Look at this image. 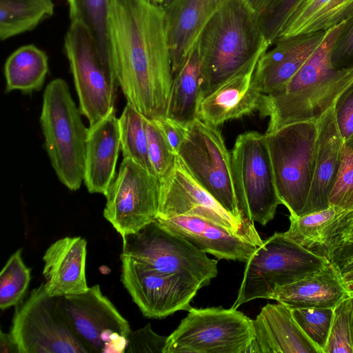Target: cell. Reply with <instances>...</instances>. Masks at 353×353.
I'll use <instances>...</instances> for the list:
<instances>
[{
    "label": "cell",
    "instance_id": "cell-1",
    "mask_svg": "<svg viewBox=\"0 0 353 353\" xmlns=\"http://www.w3.org/2000/svg\"><path fill=\"white\" fill-rule=\"evenodd\" d=\"M107 36L127 103L148 119L166 117L172 68L164 8L150 0H108Z\"/></svg>",
    "mask_w": 353,
    "mask_h": 353
},
{
    "label": "cell",
    "instance_id": "cell-2",
    "mask_svg": "<svg viewBox=\"0 0 353 353\" xmlns=\"http://www.w3.org/2000/svg\"><path fill=\"white\" fill-rule=\"evenodd\" d=\"M344 22L327 31L321 43L284 87L263 94L259 112L269 117L266 132L317 121L353 83V68L339 70L331 63L332 48Z\"/></svg>",
    "mask_w": 353,
    "mask_h": 353
},
{
    "label": "cell",
    "instance_id": "cell-3",
    "mask_svg": "<svg viewBox=\"0 0 353 353\" xmlns=\"http://www.w3.org/2000/svg\"><path fill=\"white\" fill-rule=\"evenodd\" d=\"M196 42L202 98L270 46L261 31L259 14L244 0H228L205 23Z\"/></svg>",
    "mask_w": 353,
    "mask_h": 353
},
{
    "label": "cell",
    "instance_id": "cell-4",
    "mask_svg": "<svg viewBox=\"0 0 353 353\" xmlns=\"http://www.w3.org/2000/svg\"><path fill=\"white\" fill-rule=\"evenodd\" d=\"M66 81L58 78L45 88L40 124L45 148L59 181L77 190L84 181L88 128Z\"/></svg>",
    "mask_w": 353,
    "mask_h": 353
},
{
    "label": "cell",
    "instance_id": "cell-5",
    "mask_svg": "<svg viewBox=\"0 0 353 353\" xmlns=\"http://www.w3.org/2000/svg\"><path fill=\"white\" fill-rule=\"evenodd\" d=\"M317 121L291 123L265 133L281 204L300 216L314 172Z\"/></svg>",
    "mask_w": 353,
    "mask_h": 353
},
{
    "label": "cell",
    "instance_id": "cell-6",
    "mask_svg": "<svg viewBox=\"0 0 353 353\" xmlns=\"http://www.w3.org/2000/svg\"><path fill=\"white\" fill-rule=\"evenodd\" d=\"M329 260L285 236L275 233L263 241L246 262L236 301V309L256 299H267L279 288L323 268Z\"/></svg>",
    "mask_w": 353,
    "mask_h": 353
},
{
    "label": "cell",
    "instance_id": "cell-7",
    "mask_svg": "<svg viewBox=\"0 0 353 353\" xmlns=\"http://www.w3.org/2000/svg\"><path fill=\"white\" fill-rule=\"evenodd\" d=\"M176 155L194 180L228 212L239 220L250 221L239 208L232 156L217 127L198 117L194 119L186 126Z\"/></svg>",
    "mask_w": 353,
    "mask_h": 353
},
{
    "label": "cell",
    "instance_id": "cell-8",
    "mask_svg": "<svg viewBox=\"0 0 353 353\" xmlns=\"http://www.w3.org/2000/svg\"><path fill=\"white\" fill-rule=\"evenodd\" d=\"M121 237V256L158 272L179 274L201 287L218 274L216 260L210 259L205 252L157 221Z\"/></svg>",
    "mask_w": 353,
    "mask_h": 353
},
{
    "label": "cell",
    "instance_id": "cell-9",
    "mask_svg": "<svg viewBox=\"0 0 353 353\" xmlns=\"http://www.w3.org/2000/svg\"><path fill=\"white\" fill-rule=\"evenodd\" d=\"M81 114L92 125L114 109L119 86L112 63L105 60L86 26L72 20L64 39Z\"/></svg>",
    "mask_w": 353,
    "mask_h": 353
},
{
    "label": "cell",
    "instance_id": "cell-10",
    "mask_svg": "<svg viewBox=\"0 0 353 353\" xmlns=\"http://www.w3.org/2000/svg\"><path fill=\"white\" fill-rule=\"evenodd\" d=\"M253 338L252 319L236 309L191 307L163 353H248Z\"/></svg>",
    "mask_w": 353,
    "mask_h": 353
},
{
    "label": "cell",
    "instance_id": "cell-11",
    "mask_svg": "<svg viewBox=\"0 0 353 353\" xmlns=\"http://www.w3.org/2000/svg\"><path fill=\"white\" fill-rule=\"evenodd\" d=\"M10 333L19 353H90L44 283L16 305Z\"/></svg>",
    "mask_w": 353,
    "mask_h": 353
},
{
    "label": "cell",
    "instance_id": "cell-12",
    "mask_svg": "<svg viewBox=\"0 0 353 353\" xmlns=\"http://www.w3.org/2000/svg\"><path fill=\"white\" fill-rule=\"evenodd\" d=\"M231 156L241 212L250 221L265 225L274 219L281 204L265 134L256 131L240 134Z\"/></svg>",
    "mask_w": 353,
    "mask_h": 353
},
{
    "label": "cell",
    "instance_id": "cell-13",
    "mask_svg": "<svg viewBox=\"0 0 353 353\" xmlns=\"http://www.w3.org/2000/svg\"><path fill=\"white\" fill-rule=\"evenodd\" d=\"M71 327L90 352L125 353L132 331L128 321L94 285L81 294L59 297Z\"/></svg>",
    "mask_w": 353,
    "mask_h": 353
},
{
    "label": "cell",
    "instance_id": "cell-14",
    "mask_svg": "<svg viewBox=\"0 0 353 353\" xmlns=\"http://www.w3.org/2000/svg\"><path fill=\"white\" fill-rule=\"evenodd\" d=\"M160 180L128 159H123L107 194L104 218L121 236L156 221Z\"/></svg>",
    "mask_w": 353,
    "mask_h": 353
},
{
    "label": "cell",
    "instance_id": "cell-15",
    "mask_svg": "<svg viewBox=\"0 0 353 353\" xmlns=\"http://www.w3.org/2000/svg\"><path fill=\"white\" fill-rule=\"evenodd\" d=\"M199 216L246 239L257 247L263 241L254 222L241 221L228 212L188 174L178 158L173 169L160 180L157 218Z\"/></svg>",
    "mask_w": 353,
    "mask_h": 353
},
{
    "label": "cell",
    "instance_id": "cell-16",
    "mask_svg": "<svg viewBox=\"0 0 353 353\" xmlns=\"http://www.w3.org/2000/svg\"><path fill=\"white\" fill-rule=\"evenodd\" d=\"M121 281L143 316L162 319L176 311L188 310L202 287L179 274L158 272L121 256Z\"/></svg>",
    "mask_w": 353,
    "mask_h": 353
},
{
    "label": "cell",
    "instance_id": "cell-17",
    "mask_svg": "<svg viewBox=\"0 0 353 353\" xmlns=\"http://www.w3.org/2000/svg\"><path fill=\"white\" fill-rule=\"evenodd\" d=\"M326 32L276 40L273 48L258 60L253 76L257 90L269 94L284 87L321 43Z\"/></svg>",
    "mask_w": 353,
    "mask_h": 353
},
{
    "label": "cell",
    "instance_id": "cell-18",
    "mask_svg": "<svg viewBox=\"0 0 353 353\" xmlns=\"http://www.w3.org/2000/svg\"><path fill=\"white\" fill-rule=\"evenodd\" d=\"M262 54L254 58L213 92L203 97L198 109V118L218 127L228 121L259 111L263 94L255 88L253 76Z\"/></svg>",
    "mask_w": 353,
    "mask_h": 353
},
{
    "label": "cell",
    "instance_id": "cell-19",
    "mask_svg": "<svg viewBox=\"0 0 353 353\" xmlns=\"http://www.w3.org/2000/svg\"><path fill=\"white\" fill-rule=\"evenodd\" d=\"M156 221L200 250L219 259L247 262L258 248L225 227L199 216L158 217Z\"/></svg>",
    "mask_w": 353,
    "mask_h": 353
},
{
    "label": "cell",
    "instance_id": "cell-20",
    "mask_svg": "<svg viewBox=\"0 0 353 353\" xmlns=\"http://www.w3.org/2000/svg\"><path fill=\"white\" fill-rule=\"evenodd\" d=\"M252 324L248 353H320L283 303L265 305Z\"/></svg>",
    "mask_w": 353,
    "mask_h": 353
},
{
    "label": "cell",
    "instance_id": "cell-21",
    "mask_svg": "<svg viewBox=\"0 0 353 353\" xmlns=\"http://www.w3.org/2000/svg\"><path fill=\"white\" fill-rule=\"evenodd\" d=\"M334 105L317 120L314 176L301 215L330 207V196L340 167L345 143L336 124Z\"/></svg>",
    "mask_w": 353,
    "mask_h": 353
},
{
    "label": "cell",
    "instance_id": "cell-22",
    "mask_svg": "<svg viewBox=\"0 0 353 353\" xmlns=\"http://www.w3.org/2000/svg\"><path fill=\"white\" fill-rule=\"evenodd\" d=\"M87 241L81 236L64 237L46 250L43 274L51 296L77 295L89 290L85 279Z\"/></svg>",
    "mask_w": 353,
    "mask_h": 353
},
{
    "label": "cell",
    "instance_id": "cell-23",
    "mask_svg": "<svg viewBox=\"0 0 353 353\" xmlns=\"http://www.w3.org/2000/svg\"><path fill=\"white\" fill-rule=\"evenodd\" d=\"M353 295L341 272L330 261L321 269L294 283L279 287L268 299L290 309L334 308Z\"/></svg>",
    "mask_w": 353,
    "mask_h": 353
},
{
    "label": "cell",
    "instance_id": "cell-24",
    "mask_svg": "<svg viewBox=\"0 0 353 353\" xmlns=\"http://www.w3.org/2000/svg\"><path fill=\"white\" fill-rule=\"evenodd\" d=\"M88 130L83 181L90 193L105 196L116 177L121 150L119 119L115 109L90 125Z\"/></svg>",
    "mask_w": 353,
    "mask_h": 353
},
{
    "label": "cell",
    "instance_id": "cell-25",
    "mask_svg": "<svg viewBox=\"0 0 353 353\" xmlns=\"http://www.w3.org/2000/svg\"><path fill=\"white\" fill-rule=\"evenodd\" d=\"M228 0H174L165 7L172 73L196 42L203 26Z\"/></svg>",
    "mask_w": 353,
    "mask_h": 353
},
{
    "label": "cell",
    "instance_id": "cell-26",
    "mask_svg": "<svg viewBox=\"0 0 353 353\" xmlns=\"http://www.w3.org/2000/svg\"><path fill=\"white\" fill-rule=\"evenodd\" d=\"M201 99V57L195 42L180 66L172 73L166 117L187 126L198 117Z\"/></svg>",
    "mask_w": 353,
    "mask_h": 353
},
{
    "label": "cell",
    "instance_id": "cell-27",
    "mask_svg": "<svg viewBox=\"0 0 353 353\" xmlns=\"http://www.w3.org/2000/svg\"><path fill=\"white\" fill-rule=\"evenodd\" d=\"M352 14L353 0H303L276 40L326 32L345 21Z\"/></svg>",
    "mask_w": 353,
    "mask_h": 353
},
{
    "label": "cell",
    "instance_id": "cell-28",
    "mask_svg": "<svg viewBox=\"0 0 353 353\" xmlns=\"http://www.w3.org/2000/svg\"><path fill=\"white\" fill-rule=\"evenodd\" d=\"M48 72L47 54L34 45H26L14 51L4 65L6 91L29 93L40 90Z\"/></svg>",
    "mask_w": 353,
    "mask_h": 353
},
{
    "label": "cell",
    "instance_id": "cell-29",
    "mask_svg": "<svg viewBox=\"0 0 353 353\" xmlns=\"http://www.w3.org/2000/svg\"><path fill=\"white\" fill-rule=\"evenodd\" d=\"M52 0H0V38L30 31L54 13Z\"/></svg>",
    "mask_w": 353,
    "mask_h": 353
},
{
    "label": "cell",
    "instance_id": "cell-30",
    "mask_svg": "<svg viewBox=\"0 0 353 353\" xmlns=\"http://www.w3.org/2000/svg\"><path fill=\"white\" fill-rule=\"evenodd\" d=\"M119 125L123 159L132 160L155 175L148 154L146 118L127 103Z\"/></svg>",
    "mask_w": 353,
    "mask_h": 353
},
{
    "label": "cell",
    "instance_id": "cell-31",
    "mask_svg": "<svg viewBox=\"0 0 353 353\" xmlns=\"http://www.w3.org/2000/svg\"><path fill=\"white\" fill-rule=\"evenodd\" d=\"M345 212L334 206L320 211L294 216L290 215V225L283 234L312 250L319 245L325 230Z\"/></svg>",
    "mask_w": 353,
    "mask_h": 353
},
{
    "label": "cell",
    "instance_id": "cell-32",
    "mask_svg": "<svg viewBox=\"0 0 353 353\" xmlns=\"http://www.w3.org/2000/svg\"><path fill=\"white\" fill-rule=\"evenodd\" d=\"M68 2L70 20L79 21L86 26L102 57L112 63L107 36L108 0H68Z\"/></svg>",
    "mask_w": 353,
    "mask_h": 353
},
{
    "label": "cell",
    "instance_id": "cell-33",
    "mask_svg": "<svg viewBox=\"0 0 353 353\" xmlns=\"http://www.w3.org/2000/svg\"><path fill=\"white\" fill-rule=\"evenodd\" d=\"M19 248L8 259L0 274V308L17 305L23 298L31 280L30 269L22 259Z\"/></svg>",
    "mask_w": 353,
    "mask_h": 353
},
{
    "label": "cell",
    "instance_id": "cell-34",
    "mask_svg": "<svg viewBox=\"0 0 353 353\" xmlns=\"http://www.w3.org/2000/svg\"><path fill=\"white\" fill-rule=\"evenodd\" d=\"M292 314L302 331L323 353L329 337L334 316V308L291 309Z\"/></svg>",
    "mask_w": 353,
    "mask_h": 353
},
{
    "label": "cell",
    "instance_id": "cell-35",
    "mask_svg": "<svg viewBox=\"0 0 353 353\" xmlns=\"http://www.w3.org/2000/svg\"><path fill=\"white\" fill-rule=\"evenodd\" d=\"M352 296L334 308L331 329L323 353H353Z\"/></svg>",
    "mask_w": 353,
    "mask_h": 353
},
{
    "label": "cell",
    "instance_id": "cell-36",
    "mask_svg": "<svg viewBox=\"0 0 353 353\" xmlns=\"http://www.w3.org/2000/svg\"><path fill=\"white\" fill-rule=\"evenodd\" d=\"M148 154L157 177L161 180L174 167L177 155L154 120L146 119Z\"/></svg>",
    "mask_w": 353,
    "mask_h": 353
},
{
    "label": "cell",
    "instance_id": "cell-37",
    "mask_svg": "<svg viewBox=\"0 0 353 353\" xmlns=\"http://www.w3.org/2000/svg\"><path fill=\"white\" fill-rule=\"evenodd\" d=\"M329 203L345 213L353 210V149L345 143Z\"/></svg>",
    "mask_w": 353,
    "mask_h": 353
},
{
    "label": "cell",
    "instance_id": "cell-38",
    "mask_svg": "<svg viewBox=\"0 0 353 353\" xmlns=\"http://www.w3.org/2000/svg\"><path fill=\"white\" fill-rule=\"evenodd\" d=\"M303 0H270L259 14V21L265 40L271 46L290 16Z\"/></svg>",
    "mask_w": 353,
    "mask_h": 353
},
{
    "label": "cell",
    "instance_id": "cell-39",
    "mask_svg": "<svg viewBox=\"0 0 353 353\" xmlns=\"http://www.w3.org/2000/svg\"><path fill=\"white\" fill-rule=\"evenodd\" d=\"M353 241V210L344 214L323 232L313 252L326 256L337 247Z\"/></svg>",
    "mask_w": 353,
    "mask_h": 353
},
{
    "label": "cell",
    "instance_id": "cell-40",
    "mask_svg": "<svg viewBox=\"0 0 353 353\" xmlns=\"http://www.w3.org/2000/svg\"><path fill=\"white\" fill-rule=\"evenodd\" d=\"M331 63L339 70L353 68V14L344 22L334 41Z\"/></svg>",
    "mask_w": 353,
    "mask_h": 353
},
{
    "label": "cell",
    "instance_id": "cell-41",
    "mask_svg": "<svg viewBox=\"0 0 353 353\" xmlns=\"http://www.w3.org/2000/svg\"><path fill=\"white\" fill-rule=\"evenodd\" d=\"M168 336L154 332L148 323L145 327L131 331L125 353H163Z\"/></svg>",
    "mask_w": 353,
    "mask_h": 353
},
{
    "label": "cell",
    "instance_id": "cell-42",
    "mask_svg": "<svg viewBox=\"0 0 353 353\" xmlns=\"http://www.w3.org/2000/svg\"><path fill=\"white\" fill-rule=\"evenodd\" d=\"M334 110L339 132L345 143L353 134V83L337 99Z\"/></svg>",
    "mask_w": 353,
    "mask_h": 353
},
{
    "label": "cell",
    "instance_id": "cell-43",
    "mask_svg": "<svg viewBox=\"0 0 353 353\" xmlns=\"http://www.w3.org/2000/svg\"><path fill=\"white\" fill-rule=\"evenodd\" d=\"M154 121L161 130L168 143L176 154L185 138L186 126H183L168 117Z\"/></svg>",
    "mask_w": 353,
    "mask_h": 353
},
{
    "label": "cell",
    "instance_id": "cell-44",
    "mask_svg": "<svg viewBox=\"0 0 353 353\" xmlns=\"http://www.w3.org/2000/svg\"><path fill=\"white\" fill-rule=\"evenodd\" d=\"M325 257L342 274L353 270V241L337 247Z\"/></svg>",
    "mask_w": 353,
    "mask_h": 353
},
{
    "label": "cell",
    "instance_id": "cell-45",
    "mask_svg": "<svg viewBox=\"0 0 353 353\" xmlns=\"http://www.w3.org/2000/svg\"><path fill=\"white\" fill-rule=\"evenodd\" d=\"M0 352L1 353H19L18 347L10 333L0 332Z\"/></svg>",
    "mask_w": 353,
    "mask_h": 353
},
{
    "label": "cell",
    "instance_id": "cell-46",
    "mask_svg": "<svg viewBox=\"0 0 353 353\" xmlns=\"http://www.w3.org/2000/svg\"><path fill=\"white\" fill-rule=\"evenodd\" d=\"M258 14L265 8L270 0H244Z\"/></svg>",
    "mask_w": 353,
    "mask_h": 353
},
{
    "label": "cell",
    "instance_id": "cell-47",
    "mask_svg": "<svg viewBox=\"0 0 353 353\" xmlns=\"http://www.w3.org/2000/svg\"><path fill=\"white\" fill-rule=\"evenodd\" d=\"M345 282L350 288L353 287V270L342 274Z\"/></svg>",
    "mask_w": 353,
    "mask_h": 353
},
{
    "label": "cell",
    "instance_id": "cell-48",
    "mask_svg": "<svg viewBox=\"0 0 353 353\" xmlns=\"http://www.w3.org/2000/svg\"><path fill=\"white\" fill-rule=\"evenodd\" d=\"M174 0H161V6L162 7H165L167 6L168 4H170V3H172Z\"/></svg>",
    "mask_w": 353,
    "mask_h": 353
},
{
    "label": "cell",
    "instance_id": "cell-49",
    "mask_svg": "<svg viewBox=\"0 0 353 353\" xmlns=\"http://www.w3.org/2000/svg\"><path fill=\"white\" fill-rule=\"evenodd\" d=\"M345 143L353 149V134L350 137V139L345 142Z\"/></svg>",
    "mask_w": 353,
    "mask_h": 353
},
{
    "label": "cell",
    "instance_id": "cell-50",
    "mask_svg": "<svg viewBox=\"0 0 353 353\" xmlns=\"http://www.w3.org/2000/svg\"><path fill=\"white\" fill-rule=\"evenodd\" d=\"M150 1H152V2H154V3H157V4H159V5H160V4H161V0H150Z\"/></svg>",
    "mask_w": 353,
    "mask_h": 353
},
{
    "label": "cell",
    "instance_id": "cell-51",
    "mask_svg": "<svg viewBox=\"0 0 353 353\" xmlns=\"http://www.w3.org/2000/svg\"><path fill=\"white\" fill-rule=\"evenodd\" d=\"M353 290V289H352ZM352 325H353V296H352Z\"/></svg>",
    "mask_w": 353,
    "mask_h": 353
},
{
    "label": "cell",
    "instance_id": "cell-52",
    "mask_svg": "<svg viewBox=\"0 0 353 353\" xmlns=\"http://www.w3.org/2000/svg\"><path fill=\"white\" fill-rule=\"evenodd\" d=\"M351 289H353V287L350 288Z\"/></svg>",
    "mask_w": 353,
    "mask_h": 353
},
{
    "label": "cell",
    "instance_id": "cell-53",
    "mask_svg": "<svg viewBox=\"0 0 353 353\" xmlns=\"http://www.w3.org/2000/svg\"><path fill=\"white\" fill-rule=\"evenodd\" d=\"M67 1H68V0H67Z\"/></svg>",
    "mask_w": 353,
    "mask_h": 353
}]
</instances>
